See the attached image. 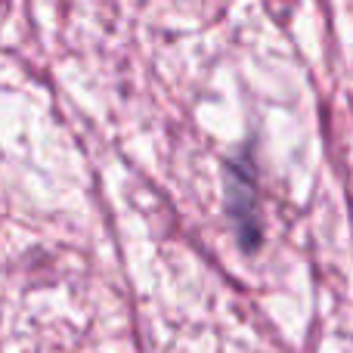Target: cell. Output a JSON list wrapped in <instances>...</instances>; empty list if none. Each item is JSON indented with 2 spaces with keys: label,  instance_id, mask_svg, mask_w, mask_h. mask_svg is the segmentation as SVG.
<instances>
[{
  "label": "cell",
  "instance_id": "1",
  "mask_svg": "<svg viewBox=\"0 0 353 353\" xmlns=\"http://www.w3.org/2000/svg\"><path fill=\"white\" fill-rule=\"evenodd\" d=\"M226 214L232 220L239 242L245 251L261 245V201H257V174L248 155H236L226 161Z\"/></svg>",
  "mask_w": 353,
  "mask_h": 353
}]
</instances>
